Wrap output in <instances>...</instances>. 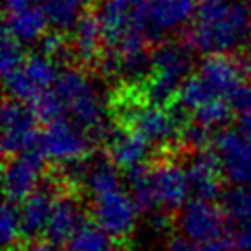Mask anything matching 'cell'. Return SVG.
<instances>
[{
    "instance_id": "1",
    "label": "cell",
    "mask_w": 251,
    "mask_h": 251,
    "mask_svg": "<svg viewBox=\"0 0 251 251\" xmlns=\"http://www.w3.org/2000/svg\"><path fill=\"white\" fill-rule=\"evenodd\" d=\"M183 41L207 55L229 53L250 44L251 2L200 0Z\"/></svg>"
},
{
    "instance_id": "2",
    "label": "cell",
    "mask_w": 251,
    "mask_h": 251,
    "mask_svg": "<svg viewBox=\"0 0 251 251\" xmlns=\"http://www.w3.org/2000/svg\"><path fill=\"white\" fill-rule=\"evenodd\" d=\"M193 48L185 41L160 42L151 53V75L138 84L143 98L154 106L167 108L178 98L183 81L191 77Z\"/></svg>"
},
{
    "instance_id": "3",
    "label": "cell",
    "mask_w": 251,
    "mask_h": 251,
    "mask_svg": "<svg viewBox=\"0 0 251 251\" xmlns=\"http://www.w3.org/2000/svg\"><path fill=\"white\" fill-rule=\"evenodd\" d=\"M53 90L63 101L66 112L72 114L75 125L90 134L92 140H106L110 126H106L103 121V106L98 90L83 70L68 68L61 72Z\"/></svg>"
},
{
    "instance_id": "4",
    "label": "cell",
    "mask_w": 251,
    "mask_h": 251,
    "mask_svg": "<svg viewBox=\"0 0 251 251\" xmlns=\"http://www.w3.org/2000/svg\"><path fill=\"white\" fill-rule=\"evenodd\" d=\"M229 220L220 205L205 200H191L180 211L178 226L183 238L202 246L205 251H231L237 246V237L229 231Z\"/></svg>"
},
{
    "instance_id": "5",
    "label": "cell",
    "mask_w": 251,
    "mask_h": 251,
    "mask_svg": "<svg viewBox=\"0 0 251 251\" xmlns=\"http://www.w3.org/2000/svg\"><path fill=\"white\" fill-rule=\"evenodd\" d=\"M35 149L50 161L61 165L90 158L92 138L79 125L66 119H59L44 126L39 132Z\"/></svg>"
},
{
    "instance_id": "6",
    "label": "cell",
    "mask_w": 251,
    "mask_h": 251,
    "mask_svg": "<svg viewBox=\"0 0 251 251\" xmlns=\"http://www.w3.org/2000/svg\"><path fill=\"white\" fill-rule=\"evenodd\" d=\"M152 183L158 198V205L163 215L180 213L187 205L191 185H189L187 171L176 163V156L173 154H154L151 160Z\"/></svg>"
},
{
    "instance_id": "7",
    "label": "cell",
    "mask_w": 251,
    "mask_h": 251,
    "mask_svg": "<svg viewBox=\"0 0 251 251\" xmlns=\"http://www.w3.org/2000/svg\"><path fill=\"white\" fill-rule=\"evenodd\" d=\"M59 75L61 72L57 61L42 55L39 51L31 53L26 57V61L19 70L4 79L7 98L29 105L39 94L48 92L51 86H55Z\"/></svg>"
},
{
    "instance_id": "8",
    "label": "cell",
    "mask_w": 251,
    "mask_h": 251,
    "mask_svg": "<svg viewBox=\"0 0 251 251\" xmlns=\"http://www.w3.org/2000/svg\"><path fill=\"white\" fill-rule=\"evenodd\" d=\"M90 213L92 220L114 240H125L136 227L140 209L132 196L119 189L114 193L96 196Z\"/></svg>"
},
{
    "instance_id": "9",
    "label": "cell",
    "mask_w": 251,
    "mask_h": 251,
    "mask_svg": "<svg viewBox=\"0 0 251 251\" xmlns=\"http://www.w3.org/2000/svg\"><path fill=\"white\" fill-rule=\"evenodd\" d=\"M46 171V158L37 149L6 158L4 161V193L6 202L17 203L24 202L26 198L41 187V180Z\"/></svg>"
},
{
    "instance_id": "10",
    "label": "cell",
    "mask_w": 251,
    "mask_h": 251,
    "mask_svg": "<svg viewBox=\"0 0 251 251\" xmlns=\"http://www.w3.org/2000/svg\"><path fill=\"white\" fill-rule=\"evenodd\" d=\"M37 118L26 103L7 98L2 106V151L4 158H13L35 149L39 132Z\"/></svg>"
},
{
    "instance_id": "11",
    "label": "cell",
    "mask_w": 251,
    "mask_h": 251,
    "mask_svg": "<svg viewBox=\"0 0 251 251\" xmlns=\"http://www.w3.org/2000/svg\"><path fill=\"white\" fill-rule=\"evenodd\" d=\"M198 75L209 84L218 98H229L240 84L250 81L251 64L246 57L213 53L200 63Z\"/></svg>"
},
{
    "instance_id": "12",
    "label": "cell",
    "mask_w": 251,
    "mask_h": 251,
    "mask_svg": "<svg viewBox=\"0 0 251 251\" xmlns=\"http://www.w3.org/2000/svg\"><path fill=\"white\" fill-rule=\"evenodd\" d=\"M213 151L220 160L224 176L235 185L251 183V141L238 130H222L215 136Z\"/></svg>"
},
{
    "instance_id": "13",
    "label": "cell",
    "mask_w": 251,
    "mask_h": 251,
    "mask_svg": "<svg viewBox=\"0 0 251 251\" xmlns=\"http://www.w3.org/2000/svg\"><path fill=\"white\" fill-rule=\"evenodd\" d=\"M72 55L83 68H99L106 53L105 35L94 9L81 17L70 37Z\"/></svg>"
},
{
    "instance_id": "14",
    "label": "cell",
    "mask_w": 251,
    "mask_h": 251,
    "mask_svg": "<svg viewBox=\"0 0 251 251\" xmlns=\"http://www.w3.org/2000/svg\"><path fill=\"white\" fill-rule=\"evenodd\" d=\"M187 178L191 185V193L196 200L213 202L215 198L222 196L224 171L220 160L213 149L203 152L193 154V160L187 165Z\"/></svg>"
},
{
    "instance_id": "15",
    "label": "cell",
    "mask_w": 251,
    "mask_h": 251,
    "mask_svg": "<svg viewBox=\"0 0 251 251\" xmlns=\"http://www.w3.org/2000/svg\"><path fill=\"white\" fill-rule=\"evenodd\" d=\"M84 211L77 202L75 195L72 193H59L53 202V209L50 215L48 226L44 237L50 244L63 246L70 244L77 231L84 226Z\"/></svg>"
},
{
    "instance_id": "16",
    "label": "cell",
    "mask_w": 251,
    "mask_h": 251,
    "mask_svg": "<svg viewBox=\"0 0 251 251\" xmlns=\"http://www.w3.org/2000/svg\"><path fill=\"white\" fill-rule=\"evenodd\" d=\"M106 156L116 167H121L125 171L149 163V156H151V143L141 138L140 134L128 130L125 126H119L114 123L110 126V132L105 140Z\"/></svg>"
},
{
    "instance_id": "17",
    "label": "cell",
    "mask_w": 251,
    "mask_h": 251,
    "mask_svg": "<svg viewBox=\"0 0 251 251\" xmlns=\"http://www.w3.org/2000/svg\"><path fill=\"white\" fill-rule=\"evenodd\" d=\"M59 193H61L59 187L50 180L46 187L44 185L39 187L33 195L22 202L19 213H21V229L24 240L33 242L39 235L46 231L50 215L53 209V202Z\"/></svg>"
},
{
    "instance_id": "18",
    "label": "cell",
    "mask_w": 251,
    "mask_h": 251,
    "mask_svg": "<svg viewBox=\"0 0 251 251\" xmlns=\"http://www.w3.org/2000/svg\"><path fill=\"white\" fill-rule=\"evenodd\" d=\"M48 19L42 11L41 2L4 13V29L19 42H39L42 35H46Z\"/></svg>"
},
{
    "instance_id": "19",
    "label": "cell",
    "mask_w": 251,
    "mask_h": 251,
    "mask_svg": "<svg viewBox=\"0 0 251 251\" xmlns=\"http://www.w3.org/2000/svg\"><path fill=\"white\" fill-rule=\"evenodd\" d=\"M196 6L198 4L191 0H149L147 13L154 37H158L161 31L178 28L187 21H193Z\"/></svg>"
},
{
    "instance_id": "20",
    "label": "cell",
    "mask_w": 251,
    "mask_h": 251,
    "mask_svg": "<svg viewBox=\"0 0 251 251\" xmlns=\"http://www.w3.org/2000/svg\"><path fill=\"white\" fill-rule=\"evenodd\" d=\"M48 22L55 31L64 33L74 29L84 13H88L96 0H39Z\"/></svg>"
},
{
    "instance_id": "21",
    "label": "cell",
    "mask_w": 251,
    "mask_h": 251,
    "mask_svg": "<svg viewBox=\"0 0 251 251\" xmlns=\"http://www.w3.org/2000/svg\"><path fill=\"white\" fill-rule=\"evenodd\" d=\"M126 180L130 185V196L134 198L138 209L143 213H152L156 207H160L158 198H156V191H154L151 161L126 171Z\"/></svg>"
},
{
    "instance_id": "22",
    "label": "cell",
    "mask_w": 251,
    "mask_h": 251,
    "mask_svg": "<svg viewBox=\"0 0 251 251\" xmlns=\"http://www.w3.org/2000/svg\"><path fill=\"white\" fill-rule=\"evenodd\" d=\"M84 185L94 195V198L121 189V178H119L118 167L112 163L108 156L99 158V160H90Z\"/></svg>"
},
{
    "instance_id": "23",
    "label": "cell",
    "mask_w": 251,
    "mask_h": 251,
    "mask_svg": "<svg viewBox=\"0 0 251 251\" xmlns=\"http://www.w3.org/2000/svg\"><path fill=\"white\" fill-rule=\"evenodd\" d=\"M220 209L229 222L240 226L251 222V187L233 185L220 196Z\"/></svg>"
},
{
    "instance_id": "24",
    "label": "cell",
    "mask_w": 251,
    "mask_h": 251,
    "mask_svg": "<svg viewBox=\"0 0 251 251\" xmlns=\"http://www.w3.org/2000/svg\"><path fill=\"white\" fill-rule=\"evenodd\" d=\"M114 238L96 222H86L70 240V251H114Z\"/></svg>"
},
{
    "instance_id": "25",
    "label": "cell",
    "mask_w": 251,
    "mask_h": 251,
    "mask_svg": "<svg viewBox=\"0 0 251 251\" xmlns=\"http://www.w3.org/2000/svg\"><path fill=\"white\" fill-rule=\"evenodd\" d=\"M176 99H178L187 110L195 112V110H198L200 106L207 105L213 99H218V96L213 92V88L203 81L202 77L198 75V74H195V75L187 77V79L183 81Z\"/></svg>"
},
{
    "instance_id": "26",
    "label": "cell",
    "mask_w": 251,
    "mask_h": 251,
    "mask_svg": "<svg viewBox=\"0 0 251 251\" xmlns=\"http://www.w3.org/2000/svg\"><path fill=\"white\" fill-rule=\"evenodd\" d=\"M28 106L35 114L37 121L44 123V126L53 123V121L64 119V114H66V108H64L63 101L59 99V96L55 94V90H48L39 94Z\"/></svg>"
},
{
    "instance_id": "27",
    "label": "cell",
    "mask_w": 251,
    "mask_h": 251,
    "mask_svg": "<svg viewBox=\"0 0 251 251\" xmlns=\"http://www.w3.org/2000/svg\"><path fill=\"white\" fill-rule=\"evenodd\" d=\"M0 233H2V244L4 251H13L19 248V240L22 238L21 229V213L17 205L6 202L2 205V220H0Z\"/></svg>"
},
{
    "instance_id": "28",
    "label": "cell",
    "mask_w": 251,
    "mask_h": 251,
    "mask_svg": "<svg viewBox=\"0 0 251 251\" xmlns=\"http://www.w3.org/2000/svg\"><path fill=\"white\" fill-rule=\"evenodd\" d=\"M231 110H233V106L229 105V101H226L224 98L213 99L207 105L195 110V121L211 130L215 126L227 123L231 118Z\"/></svg>"
},
{
    "instance_id": "29",
    "label": "cell",
    "mask_w": 251,
    "mask_h": 251,
    "mask_svg": "<svg viewBox=\"0 0 251 251\" xmlns=\"http://www.w3.org/2000/svg\"><path fill=\"white\" fill-rule=\"evenodd\" d=\"M26 61L22 42H19L15 37H11L6 29L2 31V48H0V64H2V75L4 79L21 68Z\"/></svg>"
},
{
    "instance_id": "30",
    "label": "cell",
    "mask_w": 251,
    "mask_h": 251,
    "mask_svg": "<svg viewBox=\"0 0 251 251\" xmlns=\"http://www.w3.org/2000/svg\"><path fill=\"white\" fill-rule=\"evenodd\" d=\"M229 105L238 110L240 114H246V112H251V81L240 84L237 90L231 94L229 98Z\"/></svg>"
},
{
    "instance_id": "31",
    "label": "cell",
    "mask_w": 251,
    "mask_h": 251,
    "mask_svg": "<svg viewBox=\"0 0 251 251\" xmlns=\"http://www.w3.org/2000/svg\"><path fill=\"white\" fill-rule=\"evenodd\" d=\"M167 251H205V250H203L202 246H198V244H195V242L187 240V238L176 237L167 244Z\"/></svg>"
},
{
    "instance_id": "32",
    "label": "cell",
    "mask_w": 251,
    "mask_h": 251,
    "mask_svg": "<svg viewBox=\"0 0 251 251\" xmlns=\"http://www.w3.org/2000/svg\"><path fill=\"white\" fill-rule=\"evenodd\" d=\"M237 246L242 251H251V222L240 226L237 233Z\"/></svg>"
},
{
    "instance_id": "33",
    "label": "cell",
    "mask_w": 251,
    "mask_h": 251,
    "mask_svg": "<svg viewBox=\"0 0 251 251\" xmlns=\"http://www.w3.org/2000/svg\"><path fill=\"white\" fill-rule=\"evenodd\" d=\"M13 251H55V246L50 244L48 240H33V242H26L21 248H15Z\"/></svg>"
},
{
    "instance_id": "34",
    "label": "cell",
    "mask_w": 251,
    "mask_h": 251,
    "mask_svg": "<svg viewBox=\"0 0 251 251\" xmlns=\"http://www.w3.org/2000/svg\"><path fill=\"white\" fill-rule=\"evenodd\" d=\"M237 130L242 136H246L248 140L251 141V112H246V114H240L238 118V126Z\"/></svg>"
}]
</instances>
